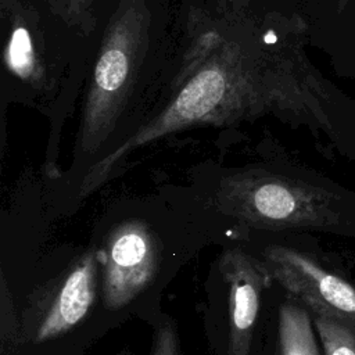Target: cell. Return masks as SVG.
<instances>
[{
	"label": "cell",
	"mask_w": 355,
	"mask_h": 355,
	"mask_svg": "<svg viewBox=\"0 0 355 355\" xmlns=\"http://www.w3.org/2000/svg\"><path fill=\"white\" fill-rule=\"evenodd\" d=\"M173 47L165 0H105L92 33L78 129L61 179L78 201L100 189L139 135L164 85Z\"/></svg>",
	"instance_id": "6da1fadb"
},
{
	"label": "cell",
	"mask_w": 355,
	"mask_h": 355,
	"mask_svg": "<svg viewBox=\"0 0 355 355\" xmlns=\"http://www.w3.org/2000/svg\"><path fill=\"white\" fill-rule=\"evenodd\" d=\"M0 21L3 112L8 104H19L49 118L43 173L58 180L61 130L82 94L92 35L67 24L46 0H0Z\"/></svg>",
	"instance_id": "7a4b0ae2"
},
{
	"label": "cell",
	"mask_w": 355,
	"mask_h": 355,
	"mask_svg": "<svg viewBox=\"0 0 355 355\" xmlns=\"http://www.w3.org/2000/svg\"><path fill=\"white\" fill-rule=\"evenodd\" d=\"M98 261L100 251L92 247L32 293L21 322L25 341L57 338L87 316L96 300Z\"/></svg>",
	"instance_id": "3957f363"
},
{
	"label": "cell",
	"mask_w": 355,
	"mask_h": 355,
	"mask_svg": "<svg viewBox=\"0 0 355 355\" xmlns=\"http://www.w3.org/2000/svg\"><path fill=\"white\" fill-rule=\"evenodd\" d=\"M161 259V240L150 220L128 216L107 233L103 262V302L108 309L129 304L154 280Z\"/></svg>",
	"instance_id": "277c9868"
},
{
	"label": "cell",
	"mask_w": 355,
	"mask_h": 355,
	"mask_svg": "<svg viewBox=\"0 0 355 355\" xmlns=\"http://www.w3.org/2000/svg\"><path fill=\"white\" fill-rule=\"evenodd\" d=\"M272 276L293 298L315 315L337 320L355 331V288L308 254L284 245L262 251Z\"/></svg>",
	"instance_id": "5b68a950"
},
{
	"label": "cell",
	"mask_w": 355,
	"mask_h": 355,
	"mask_svg": "<svg viewBox=\"0 0 355 355\" xmlns=\"http://www.w3.org/2000/svg\"><path fill=\"white\" fill-rule=\"evenodd\" d=\"M218 268L229 291L227 355H250L261 294L272 276L263 261L241 248L223 251Z\"/></svg>",
	"instance_id": "8992f818"
},
{
	"label": "cell",
	"mask_w": 355,
	"mask_h": 355,
	"mask_svg": "<svg viewBox=\"0 0 355 355\" xmlns=\"http://www.w3.org/2000/svg\"><path fill=\"white\" fill-rule=\"evenodd\" d=\"M276 355H320L308 312L291 302L279 309Z\"/></svg>",
	"instance_id": "52a82bcc"
},
{
	"label": "cell",
	"mask_w": 355,
	"mask_h": 355,
	"mask_svg": "<svg viewBox=\"0 0 355 355\" xmlns=\"http://www.w3.org/2000/svg\"><path fill=\"white\" fill-rule=\"evenodd\" d=\"M0 355H19V348L25 338L22 334L21 322L17 319L14 302L3 273L0 294Z\"/></svg>",
	"instance_id": "ba28073f"
},
{
	"label": "cell",
	"mask_w": 355,
	"mask_h": 355,
	"mask_svg": "<svg viewBox=\"0 0 355 355\" xmlns=\"http://www.w3.org/2000/svg\"><path fill=\"white\" fill-rule=\"evenodd\" d=\"M313 324L319 334L324 355H355V331L348 326L315 315Z\"/></svg>",
	"instance_id": "9c48e42d"
},
{
	"label": "cell",
	"mask_w": 355,
	"mask_h": 355,
	"mask_svg": "<svg viewBox=\"0 0 355 355\" xmlns=\"http://www.w3.org/2000/svg\"><path fill=\"white\" fill-rule=\"evenodd\" d=\"M150 355H182L178 330L171 318H164L158 323Z\"/></svg>",
	"instance_id": "30bf717a"
}]
</instances>
